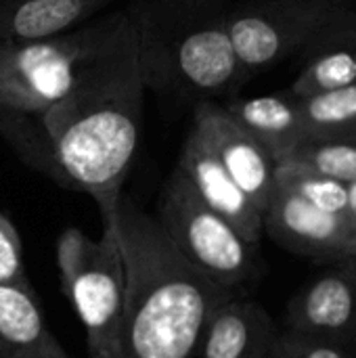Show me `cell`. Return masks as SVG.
<instances>
[{
	"instance_id": "18",
	"label": "cell",
	"mask_w": 356,
	"mask_h": 358,
	"mask_svg": "<svg viewBox=\"0 0 356 358\" xmlns=\"http://www.w3.org/2000/svg\"><path fill=\"white\" fill-rule=\"evenodd\" d=\"M285 162L350 185L356 180V136L306 138Z\"/></svg>"
},
{
	"instance_id": "12",
	"label": "cell",
	"mask_w": 356,
	"mask_h": 358,
	"mask_svg": "<svg viewBox=\"0 0 356 358\" xmlns=\"http://www.w3.org/2000/svg\"><path fill=\"white\" fill-rule=\"evenodd\" d=\"M275 340L269 313L233 294L210 315L193 358H273Z\"/></svg>"
},
{
	"instance_id": "27",
	"label": "cell",
	"mask_w": 356,
	"mask_h": 358,
	"mask_svg": "<svg viewBox=\"0 0 356 358\" xmlns=\"http://www.w3.org/2000/svg\"><path fill=\"white\" fill-rule=\"evenodd\" d=\"M355 59H356V48H355Z\"/></svg>"
},
{
	"instance_id": "10",
	"label": "cell",
	"mask_w": 356,
	"mask_h": 358,
	"mask_svg": "<svg viewBox=\"0 0 356 358\" xmlns=\"http://www.w3.org/2000/svg\"><path fill=\"white\" fill-rule=\"evenodd\" d=\"M287 329L356 346V254L329 262L287 304Z\"/></svg>"
},
{
	"instance_id": "23",
	"label": "cell",
	"mask_w": 356,
	"mask_h": 358,
	"mask_svg": "<svg viewBox=\"0 0 356 358\" xmlns=\"http://www.w3.org/2000/svg\"><path fill=\"white\" fill-rule=\"evenodd\" d=\"M6 358H67V355L61 348V344L57 342V338L50 331H46L38 344H34L25 350H19Z\"/></svg>"
},
{
	"instance_id": "7",
	"label": "cell",
	"mask_w": 356,
	"mask_h": 358,
	"mask_svg": "<svg viewBox=\"0 0 356 358\" xmlns=\"http://www.w3.org/2000/svg\"><path fill=\"white\" fill-rule=\"evenodd\" d=\"M124 287L126 277L118 229L103 231L92 256L63 292L84 325L88 358H118Z\"/></svg>"
},
{
	"instance_id": "3",
	"label": "cell",
	"mask_w": 356,
	"mask_h": 358,
	"mask_svg": "<svg viewBox=\"0 0 356 358\" xmlns=\"http://www.w3.org/2000/svg\"><path fill=\"white\" fill-rule=\"evenodd\" d=\"M231 0H132L145 88L212 101L248 82L227 19Z\"/></svg>"
},
{
	"instance_id": "15",
	"label": "cell",
	"mask_w": 356,
	"mask_h": 358,
	"mask_svg": "<svg viewBox=\"0 0 356 358\" xmlns=\"http://www.w3.org/2000/svg\"><path fill=\"white\" fill-rule=\"evenodd\" d=\"M113 0H0V42L71 31Z\"/></svg>"
},
{
	"instance_id": "5",
	"label": "cell",
	"mask_w": 356,
	"mask_h": 358,
	"mask_svg": "<svg viewBox=\"0 0 356 358\" xmlns=\"http://www.w3.org/2000/svg\"><path fill=\"white\" fill-rule=\"evenodd\" d=\"M157 222L180 256L218 287L235 294L252 279L256 248L199 199L178 168L159 195Z\"/></svg>"
},
{
	"instance_id": "21",
	"label": "cell",
	"mask_w": 356,
	"mask_h": 358,
	"mask_svg": "<svg viewBox=\"0 0 356 358\" xmlns=\"http://www.w3.org/2000/svg\"><path fill=\"white\" fill-rule=\"evenodd\" d=\"M97 245V239H90L76 227H67L59 239H57V268H59V281L61 292L67 289V285L73 281V277L84 268L88 258L92 256Z\"/></svg>"
},
{
	"instance_id": "6",
	"label": "cell",
	"mask_w": 356,
	"mask_h": 358,
	"mask_svg": "<svg viewBox=\"0 0 356 358\" xmlns=\"http://www.w3.org/2000/svg\"><path fill=\"white\" fill-rule=\"evenodd\" d=\"M356 4L348 0H258L231 8L227 29L248 80L306 50Z\"/></svg>"
},
{
	"instance_id": "26",
	"label": "cell",
	"mask_w": 356,
	"mask_h": 358,
	"mask_svg": "<svg viewBox=\"0 0 356 358\" xmlns=\"http://www.w3.org/2000/svg\"><path fill=\"white\" fill-rule=\"evenodd\" d=\"M0 358H4V357H2V352H0Z\"/></svg>"
},
{
	"instance_id": "24",
	"label": "cell",
	"mask_w": 356,
	"mask_h": 358,
	"mask_svg": "<svg viewBox=\"0 0 356 358\" xmlns=\"http://www.w3.org/2000/svg\"><path fill=\"white\" fill-rule=\"evenodd\" d=\"M348 218L356 227V180L348 185Z\"/></svg>"
},
{
	"instance_id": "9",
	"label": "cell",
	"mask_w": 356,
	"mask_h": 358,
	"mask_svg": "<svg viewBox=\"0 0 356 358\" xmlns=\"http://www.w3.org/2000/svg\"><path fill=\"white\" fill-rule=\"evenodd\" d=\"M235 185L264 214L275 193L277 162L269 151L216 101H199L193 109V128Z\"/></svg>"
},
{
	"instance_id": "20",
	"label": "cell",
	"mask_w": 356,
	"mask_h": 358,
	"mask_svg": "<svg viewBox=\"0 0 356 358\" xmlns=\"http://www.w3.org/2000/svg\"><path fill=\"white\" fill-rule=\"evenodd\" d=\"M273 358H356L353 344L287 329L277 336Z\"/></svg>"
},
{
	"instance_id": "8",
	"label": "cell",
	"mask_w": 356,
	"mask_h": 358,
	"mask_svg": "<svg viewBox=\"0 0 356 358\" xmlns=\"http://www.w3.org/2000/svg\"><path fill=\"white\" fill-rule=\"evenodd\" d=\"M262 224L277 245L302 258L329 264L356 254V227L350 218L319 210L277 185Z\"/></svg>"
},
{
	"instance_id": "13",
	"label": "cell",
	"mask_w": 356,
	"mask_h": 358,
	"mask_svg": "<svg viewBox=\"0 0 356 358\" xmlns=\"http://www.w3.org/2000/svg\"><path fill=\"white\" fill-rule=\"evenodd\" d=\"M356 8L327 27L306 50L304 67L290 88L296 99H306L356 82Z\"/></svg>"
},
{
	"instance_id": "16",
	"label": "cell",
	"mask_w": 356,
	"mask_h": 358,
	"mask_svg": "<svg viewBox=\"0 0 356 358\" xmlns=\"http://www.w3.org/2000/svg\"><path fill=\"white\" fill-rule=\"evenodd\" d=\"M46 325L29 281L0 285V352L10 357L38 344Z\"/></svg>"
},
{
	"instance_id": "4",
	"label": "cell",
	"mask_w": 356,
	"mask_h": 358,
	"mask_svg": "<svg viewBox=\"0 0 356 358\" xmlns=\"http://www.w3.org/2000/svg\"><path fill=\"white\" fill-rule=\"evenodd\" d=\"M111 21L113 13L59 36L0 42V111L38 117L52 107L99 48Z\"/></svg>"
},
{
	"instance_id": "25",
	"label": "cell",
	"mask_w": 356,
	"mask_h": 358,
	"mask_svg": "<svg viewBox=\"0 0 356 358\" xmlns=\"http://www.w3.org/2000/svg\"><path fill=\"white\" fill-rule=\"evenodd\" d=\"M348 2H353V4H356V0H348Z\"/></svg>"
},
{
	"instance_id": "11",
	"label": "cell",
	"mask_w": 356,
	"mask_h": 358,
	"mask_svg": "<svg viewBox=\"0 0 356 358\" xmlns=\"http://www.w3.org/2000/svg\"><path fill=\"white\" fill-rule=\"evenodd\" d=\"M176 168L185 174L199 199L218 216H222L252 248L258 250L264 233L262 212L235 185V180L201 143L195 130L189 132Z\"/></svg>"
},
{
	"instance_id": "14",
	"label": "cell",
	"mask_w": 356,
	"mask_h": 358,
	"mask_svg": "<svg viewBox=\"0 0 356 358\" xmlns=\"http://www.w3.org/2000/svg\"><path fill=\"white\" fill-rule=\"evenodd\" d=\"M225 109L269 151L277 164L285 162L308 138L298 99L290 92L231 101Z\"/></svg>"
},
{
	"instance_id": "2",
	"label": "cell",
	"mask_w": 356,
	"mask_h": 358,
	"mask_svg": "<svg viewBox=\"0 0 356 358\" xmlns=\"http://www.w3.org/2000/svg\"><path fill=\"white\" fill-rule=\"evenodd\" d=\"M115 227L126 277L118 358H193L210 315L233 292L193 268L128 197Z\"/></svg>"
},
{
	"instance_id": "17",
	"label": "cell",
	"mask_w": 356,
	"mask_h": 358,
	"mask_svg": "<svg viewBox=\"0 0 356 358\" xmlns=\"http://www.w3.org/2000/svg\"><path fill=\"white\" fill-rule=\"evenodd\" d=\"M308 138L356 136V82L298 99Z\"/></svg>"
},
{
	"instance_id": "22",
	"label": "cell",
	"mask_w": 356,
	"mask_h": 358,
	"mask_svg": "<svg viewBox=\"0 0 356 358\" xmlns=\"http://www.w3.org/2000/svg\"><path fill=\"white\" fill-rule=\"evenodd\" d=\"M21 237L15 224L0 212V285L25 283Z\"/></svg>"
},
{
	"instance_id": "1",
	"label": "cell",
	"mask_w": 356,
	"mask_h": 358,
	"mask_svg": "<svg viewBox=\"0 0 356 358\" xmlns=\"http://www.w3.org/2000/svg\"><path fill=\"white\" fill-rule=\"evenodd\" d=\"M145 90L132 17L113 10L103 42L82 63L71 88L36 117L55 178L94 199L103 231L118 229L122 187L141 138Z\"/></svg>"
},
{
	"instance_id": "19",
	"label": "cell",
	"mask_w": 356,
	"mask_h": 358,
	"mask_svg": "<svg viewBox=\"0 0 356 358\" xmlns=\"http://www.w3.org/2000/svg\"><path fill=\"white\" fill-rule=\"evenodd\" d=\"M275 185L292 191L294 195L302 197L319 210L348 218V185L344 182H338L302 166L283 162L277 164Z\"/></svg>"
}]
</instances>
